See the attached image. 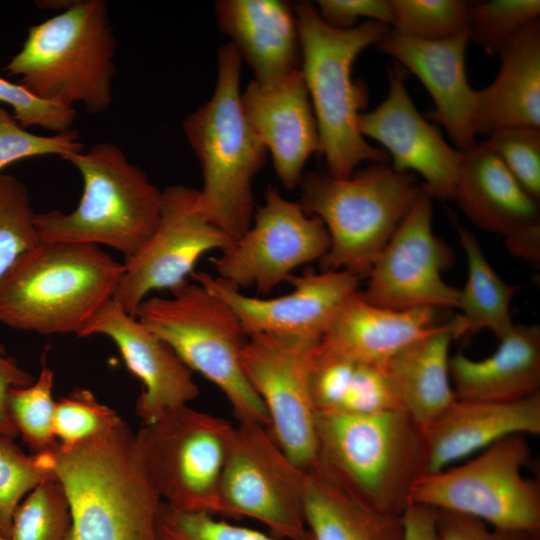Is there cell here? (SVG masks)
I'll return each mask as SVG.
<instances>
[{"mask_svg":"<svg viewBox=\"0 0 540 540\" xmlns=\"http://www.w3.org/2000/svg\"><path fill=\"white\" fill-rule=\"evenodd\" d=\"M71 510L67 540H155L161 503L137 433L122 420L70 446L46 451Z\"/></svg>","mask_w":540,"mask_h":540,"instance_id":"cell-1","label":"cell"},{"mask_svg":"<svg viewBox=\"0 0 540 540\" xmlns=\"http://www.w3.org/2000/svg\"><path fill=\"white\" fill-rule=\"evenodd\" d=\"M301 42V67L317 122L328 174L348 178L362 162L388 163L384 149L366 141L358 117L367 107L369 92L352 78L357 56L377 44L390 30L386 24L365 21L349 29L334 28L320 17L315 4H293Z\"/></svg>","mask_w":540,"mask_h":540,"instance_id":"cell-2","label":"cell"},{"mask_svg":"<svg viewBox=\"0 0 540 540\" xmlns=\"http://www.w3.org/2000/svg\"><path fill=\"white\" fill-rule=\"evenodd\" d=\"M124 272L100 246L40 241L0 280V321L42 335L76 334L113 299Z\"/></svg>","mask_w":540,"mask_h":540,"instance_id":"cell-3","label":"cell"},{"mask_svg":"<svg viewBox=\"0 0 540 540\" xmlns=\"http://www.w3.org/2000/svg\"><path fill=\"white\" fill-rule=\"evenodd\" d=\"M212 97L183 121L186 139L202 169L203 186L195 207L233 241L251 225L252 182L263 168L267 149L243 112L241 58L231 43L218 51Z\"/></svg>","mask_w":540,"mask_h":540,"instance_id":"cell-4","label":"cell"},{"mask_svg":"<svg viewBox=\"0 0 540 540\" xmlns=\"http://www.w3.org/2000/svg\"><path fill=\"white\" fill-rule=\"evenodd\" d=\"M116 39L108 4L72 1L63 12L29 27L22 48L3 67L35 96L99 114L112 102Z\"/></svg>","mask_w":540,"mask_h":540,"instance_id":"cell-5","label":"cell"},{"mask_svg":"<svg viewBox=\"0 0 540 540\" xmlns=\"http://www.w3.org/2000/svg\"><path fill=\"white\" fill-rule=\"evenodd\" d=\"M317 461L373 508L401 516L428 474L422 428L401 409L316 414Z\"/></svg>","mask_w":540,"mask_h":540,"instance_id":"cell-6","label":"cell"},{"mask_svg":"<svg viewBox=\"0 0 540 540\" xmlns=\"http://www.w3.org/2000/svg\"><path fill=\"white\" fill-rule=\"evenodd\" d=\"M299 204L318 217L330 239L321 270L366 277L422 187L411 173L388 163H371L348 178L304 173Z\"/></svg>","mask_w":540,"mask_h":540,"instance_id":"cell-7","label":"cell"},{"mask_svg":"<svg viewBox=\"0 0 540 540\" xmlns=\"http://www.w3.org/2000/svg\"><path fill=\"white\" fill-rule=\"evenodd\" d=\"M66 161L79 171L83 190L77 207L35 214L40 241L108 246L128 258L154 232L162 191L115 144L102 142Z\"/></svg>","mask_w":540,"mask_h":540,"instance_id":"cell-8","label":"cell"},{"mask_svg":"<svg viewBox=\"0 0 540 540\" xmlns=\"http://www.w3.org/2000/svg\"><path fill=\"white\" fill-rule=\"evenodd\" d=\"M170 293L146 298L135 317L165 340L192 372L219 388L239 423L268 427L267 410L243 370L247 335L235 312L195 281Z\"/></svg>","mask_w":540,"mask_h":540,"instance_id":"cell-9","label":"cell"},{"mask_svg":"<svg viewBox=\"0 0 540 540\" xmlns=\"http://www.w3.org/2000/svg\"><path fill=\"white\" fill-rule=\"evenodd\" d=\"M530 461L524 435L504 437L464 464L422 477L412 490L411 503L540 540V484L523 473Z\"/></svg>","mask_w":540,"mask_h":540,"instance_id":"cell-10","label":"cell"},{"mask_svg":"<svg viewBox=\"0 0 540 540\" xmlns=\"http://www.w3.org/2000/svg\"><path fill=\"white\" fill-rule=\"evenodd\" d=\"M235 426L189 405L168 410L137 432L161 500L183 511L225 516L222 475Z\"/></svg>","mask_w":540,"mask_h":540,"instance_id":"cell-11","label":"cell"},{"mask_svg":"<svg viewBox=\"0 0 540 540\" xmlns=\"http://www.w3.org/2000/svg\"><path fill=\"white\" fill-rule=\"evenodd\" d=\"M305 476L267 427L239 423L220 486L225 516L253 518L278 538L305 540L310 537L304 518Z\"/></svg>","mask_w":540,"mask_h":540,"instance_id":"cell-12","label":"cell"},{"mask_svg":"<svg viewBox=\"0 0 540 540\" xmlns=\"http://www.w3.org/2000/svg\"><path fill=\"white\" fill-rule=\"evenodd\" d=\"M329 246L323 222L270 186L250 227L211 263L215 276L238 289L269 293L298 267L320 261Z\"/></svg>","mask_w":540,"mask_h":540,"instance_id":"cell-13","label":"cell"},{"mask_svg":"<svg viewBox=\"0 0 540 540\" xmlns=\"http://www.w3.org/2000/svg\"><path fill=\"white\" fill-rule=\"evenodd\" d=\"M318 344L316 340L258 334L247 337L241 353L244 373L267 410L269 431L303 470L317 461L310 373Z\"/></svg>","mask_w":540,"mask_h":540,"instance_id":"cell-14","label":"cell"},{"mask_svg":"<svg viewBox=\"0 0 540 540\" xmlns=\"http://www.w3.org/2000/svg\"><path fill=\"white\" fill-rule=\"evenodd\" d=\"M196 195V189L184 185L162 191L159 222L143 246L125 258L113 295L128 314L135 316L149 293L182 286L202 256L222 252L233 242L197 211Z\"/></svg>","mask_w":540,"mask_h":540,"instance_id":"cell-15","label":"cell"},{"mask_svg":"<svg viewBox=\"0 0 540 540\" xmlns=\"http://www.w3.org/2000/svg\"><path fill=\"white\" fill-rule=\"evenodd\" d=\"M431 199L422 187L370 269L361 291L369 303L400 310L458 308L460 289L443 279L454 254L433 231Z\"/></svg>","mask_w":540,"mask_h":540,"instance_id":"cell-16","label":"cell"},{"mask_svg":"<svg viewBox=\"0 0 540 540\" xmlns=\"http://www.w3.org/2000/svg\"><path fill=\"white\" fill-rule=\"evenodd\" d=\"M195 282L217 295L237 315L248 336L268 334L320 341L343 304L359 290L360 277L344 270H321L288 280L293 288L274 298H258L211 275L192 273Z\"/></svg>","mask_w":540,"mask_h":540,"instance_id":"cell-17","label":"cell"},{"mask_svg":"<svg viewBox=\"0 0 540 540\" xmlns=\"http://www.w3.org/2000/svg\"><path fill=\"white\" fill-rule=\"evenodd\" d=\"M387 72V96L358 117L361 135L383 146L394 170L419 174L431 198L453 199L462 152L449 145L417 110L406 89L402 67L394 62Z\"/></svg>","mask_w":540,"mask_h":540,"instance_id":"cell-18","label":"cell"},{"mask_svg":"<svg viewBox=\"0 0 540 540\" xmlns=\"http://www.w3.org/2000/svg\"><path fill=\"white\" fill-rule=\"evenodd\" d=\"M453 199L472 223L502 236L511 254L539 264V202L485 142L462 152Z\"/></svg>","mask_w":540,"mask_h":540,"instance_id":"cell-19","label":"cell"},{"mask_svg":"<svg viewBox=\"0 0 540 540\" xmlns=\"http://www.w3.org/2000/svg\"><path fill=\"white\" fill-rule=\"evenodd\" d=\"M93 335L110 338L127 368L142 382L136 413L144 425L198 396L193 372L174 349L115 301L105 304L78 336Z\"/></svg>","mask_w":540,"mask_h":540,"instance_id":"cell-20","label":"cell"},{"mask_svg":"<svg viewBox=\"0 0 540 540\" xmlns=\"http://www.w3.org/2000/svg\"><path fill=\"white\" fill-rule=\"evenodd\" d=\"M243 112L271 153L276 175L296 189L308 159L320 153L317 122L300 69L276 79L251 81L241 93Z\"/></svg>","mask_w":540,"mask_h":540,"instance_id":"cell-21","label":"cell"},{"mask_svg":"<svg viewBox=\"0 0 540 540\" xmlns=\"http://www.w3.org/2000/svg\"><path fill=\"white\" fill-rule=\"evenodd\" d=\"M469 32L438 41L398 34L390 29L379 41V49L423 83L434 109L428 118L444 127L454 147L467 151L476 145L474 116L477 91L466 74Z\"/></svg>","mask_w":540,"mask_h":540,"instance_id":"cell-22","label":"cell"},{"mask_svg":"<svg viewBox=\"0 0 540 540\" xmlns=\"http://www.w3.org/2000/svg\"><path fill=\"white\" fill-rule=\"evenodd\" d=\"M428 474L510 435L540 434V393L512 402L457 399L422 427Z\"/></svg>","mask_w":540,"mask_h":540,"instance_id":"cell-23","label":"cell"},{"mask_svg":"<svg viewBox=\"0 0 540 540\" xmlns=\"http://www.w3.org/2000/svg\"><path fill=\"white\" fill-rule=\"evenodd\" d=\"M215 14L255 80L266 82L300 69L302 53L293 4L281 0H220Z\"/></svg>","mask_w":540,"mask_h":540,"instance_id":"cell-24","label":"cell"},{"mask_svg":"<svg viewBox=\"0 0 540 540\" xmlns=\"http://www.w3.org/2000/svg\"><path fill=\"white\" fill-rule=\"evenodd\" d=\"M436 309H391L369 303L358 290L319 341L325 351L385 366L406 346L435 329Z\"/></svg>","mask_w":540,"mask_h":540,"instance_id":"cell-25","label":"cell"},{"mask_svg":"<svg viewBox=\"0 0 540 540\" xmlns=\"http://www.w3.org/2000/svg\"><path fill=\"white\" fill-rule=\"evenodd\" d=\"M494 81L477 91L475 134L509 127L540 129V22L525 26L498 51Z\"/></svg>","mask_w":540,"mask_h":540,"instance_id":"cell-26","label":"cell"},{"mask_svg":"<svg viewBox=\"0 0 540 540\" xmlns=\"http://www.w3.org/2000/svg\"><path fill=\"white\" fill-rule=\"evenodd\" d=\"M449 372L457 399L512 402L536 395L540 387V327L514 324L495 352L475 360L458 353Z\"/></svg>","mask_w":540,"mask_h":540,"instance_id":"cell-27","label":"cell"},{"mask_svg":"<svg viewBox=\"0 0 540 540\" xmlns=\"http://www.w3.org/2000/svg\"><path fill=\"white\" fill-rule=\"evenodd\" d=\"M305 473L304 518L312 540H403L402 515L373 508L318 461Z\"/></svg>","mask_w":540,"mask_h":540,"instance_id":"cell-28","label":"cell"},{"mask_svg":"<svg viewBox=\"0 0 540 540\" xmlns=\"http://www.w3.org/2000/svg\"><path fill=\"white\" fill-rule=\"evenodd\" d=\"M452 320L412 342L385 365L399 407L421 428L455 400L449 372Z\"/></svg>","mask_w":540,"mask_h":540,"instance_id":"cell-29","label":"cell"},{"mask_svg":"<svg viewBox=\"0 0 540 540\" xmlns=\"http://www.w3.org/2000/svg\"><path fill=\"white\" fill-rule=\"evenodd\" d=\"M316 414H369L400 409L385 366L317 346L310 373Z\"/></svg>","mask_w":540,"mask_h":540,"instance_id":"cell-30","label":"cell"},{"mask_svg":"<svg viewBox=\"0 0 540 540\" xmlns=\"http://www.w3.org/2000/svg\"><path fill=\"white\" fill-rule=\"evenodd\" d=\"M452 222L468 265L467 281L459 294L460 314L452 319L455 338L487 329L499 339L514 325L511 302L517 287L494 271L475 234L453 217Z\"/></svg>","mask_w":540,"mask_h":540,"instance_id":"cell-31","label":"cell"},{"mask_svg":"<svg viewBox=\"0 0 540 540\" xmlns=\"http://www.w3.org/2000/svg\"><path fill=\"white\" fill-rule=\"evenodd\" d=\"M71 521L63 485L56 477L48 478L17 507L9 540H67Z\"/></svg>","mask_w":540,"mask_h":540,"instance_id":"cell-32","label":"cell"},{"mask_svg":"<svg viewBox=\"0 0 540 540\" xmlns=\"http://www.w3.org/2000/svg\"><path fill=\"white\" fill-rule=\"evenodd\" d=\"M54 374L43 365L39 376L26 387L13 388L8 395V409L23 441L33 453H41L58 444L53 430L55 401Z\"/></svg>","mask_w":540,"mask_h":540,"instance_id":"cell-33","label":"cell"},{"mask_svg":"<svg viewBox=\"0 0 540 540\" xmlns=\"http://www.w3.org/2000/svg\"><path fill=\"white\" fill-rule=\"evenodd\" d=\"M393 28L406 37L426 41L449 39L468 32V7L463 0H390Z\"/></svg>","mask_w":540,"mask_h":540,"instance_id":"cell-34","label":"cell"},{"mask_svg":"<svg viewBox=\"0 0 540 540\" xmlns=\"http://www.w3.org/2000/svg\"><path fill=\"white\" fill-rule=\"evenodd\" d=\"M30 196L15 176L0 173V280L14 262L40 242ZM0 354L5 348L0 342Z\"/></svg>","mask_w":540,"mask_h":540,"instance_id":"cell-35","label":"cell"},{"mask_svg":"<svg viewBox=\"0 0 540 540\" xmlns=\"http://www.w3.org/2000/svg\"><path fill=\"white\" fill-rule=\"evenodd\" d=\"M13 439L0 434V536L7 540L24 495L44 480L56 477L45 452L27 455Z\"/></svg>","mask_w":540,"mask_h":540,"instance_id":"cell-36","label":"cell"},{"mask_svg":"<svg viewBox=\"0 0 540 540\" xmlns=\"http://www.w3.org/2000/svg\"><path fill=\"white\" fill-rule=\"evenodd\" d=\"M539 0H489L470 2L468 7L469 39L486 53L499 49L517 32L539 20Z\"/></svg>","mask_w":540,"mask_h":540,"instance_id":"cell-37","label":"cell"},{"mask_svg":"<svg viewBox=\"0 0 540 540\" xmlns=\"http://www.w3.org/2000/svg\"><path fill=\"white\" fill-rule=\"evenodd\" d=\"M155 540H286L217 519L216 515L175 509L161 501ZM305 540H312L311 536Z\"/></svg>","mask_w":540,"mask_h":540,"instance_id":"cell-38","label":"cell"},{"mask_svg":"<svg viewBox=\"0 0 540 540\" xmlns=\"http://www.w3.org/2000/svg\"><path fill=\"white\" fill-rule=\"evenodd\" d=\"M122 419L95 395L84 388H75L69 395L55 401L53 430L63 446L101 433Z\"/></svg>","mask_w":540,"mask_h":540,"instance_id":"cell-39","label":"cell"},{"mask_svg":"<svg viewBox=\"0 0 540 540\" xmlns=\"http://www.w3.org/2000/svg\"><path fill=\"white\" fill-rule=\"evenodd\" d=\"M81 151L83 143L78 131L68 129L48 136L33 134L0 105V173L19 160L46 155H57L65 160Z\"/></svg>","mask_w":540,"mask_h":540,"instance_id":"cell-40","label":"cell"},{"mask_svg":"<svg viewBox=\"0 0 540 540\" xmlns=\"http://www.w3.org/2000/svg\"><path fill=\"white\" fill-rule=\"evenodd\" d=\"M497 154L522 188L540 201V129L509 127L484 141Z\"/></svg>","mask_w":540,"mask_h":540,"instance_id":"cell-41","label":"cell"},{"mask_svg":"<svg viewBox=\"0 0 540 540\" xmlns=\"http://www.w3.org/2000/svg\"><path fill=\"white\" fill-rule=\"evenodd\" d=\"M0 103L13 110L21 127H40L53 133L71 129L76 111L72 107L43 100L20 83L0 76Z\"/></svg>","mask_w":540,"mask_h":540,"instance_id":"cell-42","label":"cell"},{"mask_svg":"<svg viewBox=\"0 0 540 540\" xmlns=\"http://www.w3.org/2000/svg\"><path fill=\"white\" fill-rule=\"evenodd\" d=\"M320 17L331 27L349 29L359 18L393 25L394 12L390 0H318Z\"/></svg>","mask_w":540,"mask_h":540,"instance_id":"cell-43","label":"cell"},{"mask_svg":"<svg viewBox=\"0 0 540 540\" xmlns=\"http://www.w3.org/2000/svg\"><path fill=\"white\" fill-rule=\"evenodd\" d=\"M438 540H537L522 532L502 530L466 515L437 510Z\"/></svg>","mask_w":540,"mask_h":540,"instance_id":"cell-44","label":"cell"},{"mask_svg":"<svg viewBox=\"0 0 540 540\" xmlns=\"http://www.w3.org/2000/svg\"><path fill=\"white\" fill-rule=\"evenodd\" d=\"M34 380L13 358L0 354V434L12 438L19 434L9 413L8 395L11 389L29 386Z\"/></svg>","mask_w":540,"mask_h":540,"instance_id":"cell-45","label":"cell"},{"mask_svg":"<svg viewBox=\"0 0 540 540\" xmlns=\"http://www.w3.org/2000/svg\"><path fill=\"white\" fill-rule=\"evenodd\" d=\"M403 540H438L437 510L411 503L402 514Z\"/></svg>","mask_w":540,"mask_h":540,"instance_id":"cell-46","label":"cell"},{"mask_svg":"<svg viewBox=\"0 0 540 540\" xmlns=\"http://www.w3.org/2000/svg\"><path fill=\"white\" fill-rule=\"evenodd\" d=\"M0 540H7V539H5V538H3L2 536H0Z\"/></svg>","mask_w":540,"mask_h":540,"instance_id":"cell-47","label":"cell"}]
</instances>
